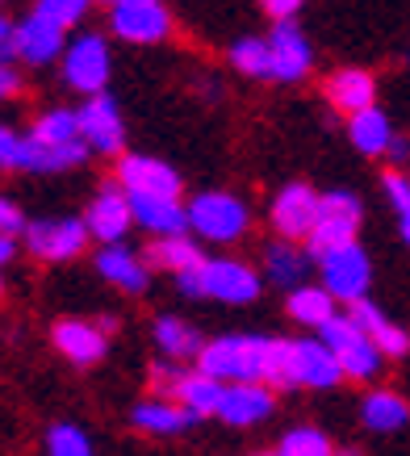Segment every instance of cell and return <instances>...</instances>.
Segmentation results:
<instances>
[{"mask_svg":"<svg viewBox=\"0 0 410 456\" xmlns=\"http://www.w3.org/2000/svg\"><path fill=\"white\" fill-rule=\"evenodd\" d=\"M268 344L264 335H222L214 344L201 347L197 356V373L214 377V381H231V386H264V369H268Z\"/></svg>","mask_w":410,"mask_h":456,"instance_id":"obj_1","label":"cell"},{"mask_svg":"<svg viewBox=\"0 0 410 456\" xmlns=\"http://www.w3.org/2000/svg\"><path fill=\"white\" fill-rule=\"evenodd\" d=\"M176 281L184 297H218L231 305L256 302V293H260V277L243 260H205L201 268L180 273Z\"/></svg>","mask_w":410,"mask_h":456,"instance_id":"obj_2","label":"cell"},{"mask_svg":"<svg viewBox=\"0 0 410 456\" xmlns=\"http://www.w3.org/2000/svg\"><path fill=\"white\" fill-rule=\"evenodd\" d=\"M356 226H360V201H356L352 193H343V189L323 193V201H318V222H315V231H310V239H306V243H310V256L323 260L331 251L352 248Z\"/></svg>","mask_w":410,"mask_h":456,"instance_id":"obj_3","label":"cell"},{"mask_svg":"<svg viewBox=\"0 0 410 456\" xmlns=\"http://www.w3.org/2000/svg\"><path fill=\"white\" fill-rule=\"evenodd\" d=\"M323 344L340 356V369H343V377H352V381H373V377L381 373V347L373 344L369 335L356 327L348 314H335L323 327Z\"/></svg>","mask_w":410,"mask_h":456,"instance_id":"obj_4","label":"cell"},{"mask_svg":"<svg viewBox=\"0 0 410 456\" xmlns=\"http://www.w3.org/2000/svg\"><path fill=\"white\" fill-rule=\"evenodd\" d=\"M189 226L214 243H231L247 231V206L231 193H201L189 206Z\"/></svg>","mask_w":410,"mask_h":456,"instance_id":"obj_5","label":"cell"},{"mask_svg":"<svg viewBox=\"0 0 410 456\" xmlns=\"http://www.w3.org/2000/svg\"><path fill=\"white\" fill-rule=\"evenodd\" d=\"M318 268H323V289L331 293V297H340V302H365V289H369L373 281V264L369 256H365V248H340L331 251V256H323L318 260Z\"/></svg>","mask_w":410,"mask_h":456,"instance_id":"obj_6","label":"cell"},{"mask_svg":"<svg viewBox=\"0 0 410 456\" xmlns=\"http://www.w3.org/2000/svg\"><path fill=\"white\" fill-rule=\"evenodd\" d=\"M110 46L101 34H80V38L68 46V55H63V76H68L71 88H80V93H93L101 97V88L110 80Z\"/></svg>","mask_w":410,"mask_h":456,"instance_id":"obj_7","label":"cell"},{"mask_svg":"<svg viewBox=\"0 0 410 456\" xmlns=\"http://www.w3.org/2000/svg\"><path fill=\"white\" fill-rule=\"evenodd\" d=\"M26 243L42 260H71L88 243V226L84 218H42L26 226Z\"/></svg>","mask_w":410,"mask_h":456,"instance_id":"obj_8","label":"cell"},{"mask_svg":"<svg viewBox=\"0 0 410 456\" xmlns=\"http://www.w3.org/2000/svg\"><path fill=\"white\" fill-rule=\"evenodd\" d=\"M318 201H323V197H318L310 184H285L273 201L276 235L285 239V243L310 239V231H315V222H318Z\"/></svg>","mask_w":410,"mask_h":456,"instance_id":"obj_9","label":"cell"},{"mask_svg":"<svg viewBox=\"0 0 410 456\" xmlns=\"http://www.w3.org/2000/svg\"><path fill=\"white\" fill-rule=\"evenodd\" d=\"M80 118V139L101 155H118L126 142V126H122V113L113 105V97H88L84 101V110H76Z\"/></svg>","mask_w":410,"mask_h":456,"instance_id":"obj_10","label":"cell"},{"mask_svg":"<svg viewBox=\"0 0 410 456\" xmlns=\"http://www.w3.org/2000/svg\"><path fill=\"white\" fill-rule=\"evenodd\" d=\"M118 180L130 197H164V201H176L180 193V176L164 159H151V155H126L122 167H118Z\"/></svg>","mask_w":410,"mask_h":456,"instance_id":"obj_11","label":"cell"},{"mask_svg":"<svg viewBox=\"0 0 410 456\" xmlns=\"http://www.w3.org/2000/svg\"><path fill=\"white\" fill-rule=\"evenodd\" d=\"M172 29V17L160 0H122L113 4V34L126 42H160Z\"/></svg>","mask_w":410,"mask_h":456,"instance_id":"obj_12","label":"cell"},{"mask_svg":"<svg viewBox=\"0 0 410 456\" xmlns=\"http://www.w3.org/2000/svg\"><path fill=\"white\" fill-rule=\"evenodd\" d=\"M130 222H135V206H130V193H122V189H101V193L93 197L88 214H84L88 235H96L105 248L122 243V235L130 231Z\"/></svg>","mask_w":410,"mask_h":456,"instance_id":"obj_13","label":"cell"},{"mask_svg":"<svg viewBox=\"0 0 410 456\" xmlns=\"http://www.w3.org/2000/svg\"><path fill=\"white\" fill-rule=\"evenodd\" d=\"M340 356L331 352L323 339H293V386L331 389L340 386Z\"/></svg>","mask_w":410,"mask_h":456,"instance_id":"obj_14","label":"cell"},{"mask_svg":"<svg viewBox=\"0 0 410 456\" xmlns=\"http://www.w3.org/2000/svg\"><path fill=\"white\" fill-rule=\"evenodd\" d=\"M63 51V29L55 21H46V17L29 13L26 21H17L13 26V55L42 68V63H51V59Z\"/></svg>","mask_w":410,"mask_h":456,"instance_id":"obj_15","label":"cell"},{"mask_svg":"<svg viewBox=\"0 0 410 456\" xmlns=\"http://www.w3.org/2000/svg\"><path fill=\"white\" fill-rule=\"evenodd\" d=\"M268 51H273V76L276 80H301L310 71V42L293 21H276L273 38H268Z\"/></svg>","mask_w":410,"mask_h":456,"instance_id":"obj_16","label":"cell"},{"mask_svg":"<svg viewBox=\"0 0 410 456\" xmlns=\"http://www.w3.org/2000/svg\"><path fill=\"white\" fill-rule=\"evenodd\" d=\"M268 415H273V389L268 386H226L218 419H226L231 428H251Z\"/></svg>","mask_w":410,"mask_h":456,"instance_id":"obj_17","label":"cell"},{"mask_svg":"<svg viewBox=\"0 0 410 456\" xmlns=\"http://www.w3.org/2000/svg\"><path fill=\"white\" fill-rule=\"evenodd\" d=\"M348 318H352L356 327L369 335L373 344L381 347V356H406V352H410V335L402 331V327H394V322H390V318H385L381 310L369 302V297L348 305Z\"/></svg>","mask_w":410,"mask_h":456,"instance_id":"obj_18","label":"cell"},{"mask_svg":"<svg viewBox=\"0 0 410 456\" xmlns=\"http://www.w3.org/2000/svg\"><path fill=\"white\" fill-rule=\"evenodd\" d=\"M55 347L71 364H96V360L105 356V331L96 322L63 318V322H55Z\"/></svg>","mask_w":410,"mask_h":456,"instance_id":"obj_19","label":"cell"},{"mask_svg":"<svg viewBox=\"0 0 410 456\" xmlns=\"http://www.w3.org/2000/svg\"><path fill=\"white\" fill-rule=\"evenodd\" d=\"M373 97H377V84H373L369 71H360V68H343L327 80V101L335 105V110L352 113V118L356 113H365V110H377Z\"/></svg>","mask_w":410,"mask_h":456,"instance_id":"obj_20","label":"cell"},{"mask_svg":"<svg viewBox=\"0 0 410 456\" xmlns=\"http://www.w3.org/2000/svg\"><path fill=\"white\" fill-rule=\"evenodd\" d=\"M130 206H135L138 226H147L151 235H160V239L184 235V226H189V209L180 206V201H164V197H130Z\"/></svg>","mask_w":410,"mask_h":456,"instance_id":"obj_21","label":"cell"},{"mask_svg":"<svg viewBox=\"0 0 410 456\" xmlns=\"http://www.w3.org/2000/svg\"><path fill=\"white\" fill-rule=\"evenodd\" d=\"M88 155V142H71V147H42L34 139H21L17 147V164L13 167H26V172H68V167L84 164Z\"/></svg>","mask_w":410,"mask_h":456,"instance_id":"obj_22","label":"cell"},{"mask_svg":"<svg viewBox=\"0 0 410 456\" xmlns=\"http://www.w3.org/2000/svg\"><path fill=\"white\" fill-rule=\"evenodd\" d=\"M96 268H101V277L113 281V285H118V289H126V293H143V289H147V264L138 260L135 251H126L122 243L101 248Z\"/></svg>","mask_w":410,"mask_h":456,"instance_id":"obj_23","label":"cell"},{"mask_svg":"<svg viewBox=\"0 0 410 456\" xmlns=\"http://www.w3.org/2000/svg\"><path fill=\"white\" fill-rule=\"evenodd\" d=\"M135 428L138 431H151V436H176L193 423V415L172 398H151V402H138L135 406Z\"/></svg>","mask_w":410,"mask_h":456,"instance_id":"obj_24","label":"cell"},{"mask_svg":"<svg viewBox=\"0 0 410 456\" xmlns=\"http://www.w3.org/2000/svg\"><path fill=\"white\" fill-rule=\"evenodd\" d=\"M222 394H226V386H222V381H214V377H205V373H184L172 398H176L193 419H205V415H218Z\"/></svg>","mask_w":410,"mask_h":456,"instance_id":"obj_25","label":"cell"},{"mask_svg":"<svg viewBox=\"0 0 410 456\" xmlns=\"http://www.w3.org/2000/svg\"><path fill=\"white\" fill-rule=\"evenodd\" d=\"M360 415H365V428L373 431H398L410 423V402L394 389H373L360 406Z\"/></svg>","mask_w":410,"mask_h":456,"instance_id":"obj_26","label":"cell"},{"mask_svg":"<svg viewBox=\"0 0 410 456\" xmlns=\"http://www.w3.org/2000/svg\"><path fill=\"white\" fill-rule=\"evenodd\" d=\"M348 134H352L356 151H365V155H385L394 147V126H390V118L381 110L356 113L352 122H348Z\"/></svg>","mask_w":410,"mask_h":456,"instance_id":"obj_27","label":"cell"},{"mask_svg":"<svg viewBox=\"0 0 410 456\" xmlns=\"http://www.w3.org/2000/svg\"><path fill=\"white\" fill-rule=\"evenodd\" d=\"M289 314L301 327H318L323 331L331 318H335V297L323 285H301V289L289 293Z\"/></svg>","mask_w":410,"mask_h":456,"instance_id":"obj_28","label":"cell"},{"mask_svg":"<svg viewBox=\"0 0 410 456\" xmlns=\"http://www.w3.org/2000/svg\"><path fill=\"white\" fill-rule=\"evenodd\" d=\"M147 260L155 264V268H168V273H193V268H201L205 256L197 251V243H193L189 235H172V239H155L147 251Z\"/></svg>","mask_w":410,"mask_h":456,"instance_id":"obj_29","label":"cell"},{"mask_svg":"<svg viewBox=\"0 0 410 456\" xmlns=\"http://www.w3.org/2000/svg\"><path fill=\"white\" fill-rule=\"evenodd\" d=\"M155 344H160V352L172 360H184V356H201V335L193 331L189 322H180V318L164 314L155 318Z\"/></svg>","mask_w":410,"mask_h":456,"instance_id":"obj_30","label":"cell"},{"mask_svg":"<svg viewBox=\"0 0 410 456\" xmlns=\"http://www.w3.org/2000/svg\"><path fill=\"white\" fill-rule=\"evenodd\" d=\"M264 264H268V277L276 281V285H285V289H301V277H306V268H310V260L301 256L293 243H268V251H264Z\"/></svg>","mask_w":410,"mask_h":456,"instance_id":"obj_31","label":"cell"},{"mask_svg":"<svg viewBox=\"0 0 410 456\" xmlns=\"http://www.w3.org/2000/svg\"><path fill=\"white\" fill-rule=\"evenodd\" d=\"M29 139L42 147H71V142H80V118L71 110H51L46 118H38Z\"/></svg>","mask_w":410,"mask_h":456,"instance_id":"obj_32","label":"cell"},{"mask_svg":"<svg viewBox=\"0 0 410 456\" xmlns=\"http://www.w3.org/2000/svg\"><path fill=\"white\" fill-rule=\"evenodd\" d=\"M231 63L243 76H273V51L260 38H239L231 46Z\"/></svg>","mask_w":410,"mask_h":456,"instance_id":"obj_33","label":"cell"},{"mask_svg":"<svg viewBox=\"0 0 410 456\" xmlns=\"http://www.w3.org/2000/svg\"><path fill=\"white\" fill-rule=\"evenodd\" d=\"M276 456H335V448L318 428H293L281 436Z\"/></svg>","mask_w":410,"mask_h":456,"instance_id":"obj_34","label":"cell"},{"mask_svg":"<svg viewBox=\"0 0 410 456\" xmlns=\"http://www.w3.org/2000/svg\"><path fill=\"white\" fill-rule=\"evenodd\" d=\"M46 452L51 456H93V444L84 436V428L76 423H55L46 436Z\"/></svg>","mask_w":410,"mask_h":456,"instance_id":"obj_35","label":"cell"},{"mask_svg":"<svg viewBox=\"0 0 410 456\" xmlns=\"http://www.w3.org/2000/svg\"><path fill=\"white\" fill-rule=\"evenodd\" d=\"M264 381H268V386H293V339H273V344H268Z\"/></svg>","mask_w":410,"mask_h":456,"instance_id":"obj_36","label":"cell"},{"mask_svg":"<svg viewBox=\"0 0 410 456\" xmlns=\"http://www.w3.org/2000/svg\"><path fill=\"white\" fill-rule=\"evenodd\" d=\"M34 13L46 17V21H55V26L63 29V26H76V21L88 13V0H38Z\"/></svg>","mask_w":410,"mask_h":456,"instance_id":"obj_37","label":"cell"},{"mask_svg":"<svg viewBox=\"0 0 410 456\" xmlns=\"http://www.w3.org/2000/svg\"><path fill=\"white\" fill-rule=\"evenodd\" d=\"M385 197L394 201V209H406L410 206V180L402 176V172H385Z\"/></svg>","mask_w":410,"mask_h":456,"instance_id":"obj_38","label":"cell"},{"mask_svg":"<svg viewBox=\"0 0 410 456\" xmlns=\"http://www.w3.org/2000/svg\"><path fill=\"white\" fill-rule=\"evenodd\" d=\"M17 231H26V218H21V209H17L13 201H4V197H0V235L13 239Z\"/></svg>","mask_w":410,"mask_h":456,"instance_id":"obj_39","label":"cell"},{"mask_svg":"<svg viewBox=\"0 0 410 456\" xmlns=\"http://www.w3.org/2000/svg\"><path fill=\"white\" fill-rule=\"evenodd\" d=\"M264 13L273 17V21H293V13H298L306 0H260Z\"/></svg>","mask_w":410,"mask_h":456,"instance_id":"obj_40","label":"cell"},{"mask_svg":"<svg viewBox=\"0 0 410 456\" xmlns=\"http://www.w3.org/2000/svg\"><path fill=\"white\" fill-rule=\"evenodd\" d=\"M17 147H21V139H17L9 126H0V164H4V167L17 164Z\"/></svg>","mask_w":410,"mask_h":456,"instance_id":"obj_41","label":"cell"},{"mask_svg":"<svg viewBox=\"0 0 410 456\" xmlns=\"http://www.w3.org/2000/svg\"><path fill=\"white\" fill-rule=\"evenodd\" d=\"M17 88H21V80H17V71L9 68V63H0V97H13Z\"/></svg>","mask_w":410,"mask_h":456,"instance_id":"obj_42","label":"cell"},{"mask_svg":"<svg viewBox=\"0 0 410 456\" xmlns=\"http://www.w3.org/2000/svg\"><path fill=\"white\" fill-rule=\"evenodd\" d=\"M9 51H13V26H9V21L0 17V63L9 59Z\"/></svg>","mask_w":410,"mask_h":456,"instance_id":"obj_43","label":"cell"},{"mask_svg":"<svg viewBox=\"0 0 410 456\" xmlns=\"http://www.w3.org/2000/svg\"><path fill=\"white\" fill-rule=\"evenodd\" d=\"M13 239H9V235H0V264H9V260H13Z\"/></svg>","mask_w":410,"mask_h":456,"instance_id":"obj_44","label":"cell"},{"mask_svg":"<svg viewBox=\"0 0 410 456\" xmlns=\"http://www.w3.org/2000/svg\"><path fill=\"white\" fill-rule=\"evenodd\" d=\"M390 155H394V159H406V155H410V142L394 139V147H390Z\"/></svg>","mask_w":410,"mask_h":456,"instance_id":"obj_45","label":"cell"},{"mask_svg":"<svg viewBox=\"0 0 410 456\" xmlns=\"http://www.w3.org/2000/svg\"><path fill=\"white\" fill-rule=\"evenodd\" d=\"M398 222H402V239L410 243V206H406V209H398Z\"/></svg>","mask_w":410,"mask_h":456,"instance_id":"obj_46","label":"cell"},{"mask_svg":"<svg viewBox=\"0 0 410 456\" xmlns=\"http://www.w3.org/2000/svg\"><path fill=\"white\" fill-rule=\"evenodd\" d=\"M260 456H276V452H260Z\"/></svg>","mask_w":410,"mask_h":456,"instance_id":"obj_47","label":"cell"},{"mask_svg":"<svg viewBox=\"0 0 410 456\" xmlns=\"http://www.w3.org/2000/svg\"><path fill=\"white\" fill-rule=\"evenodd\" d=\"M113 4H122V0H113Z\"/></svg>","mask_w":410,"mask_h":456,"instance_id":"obj_48","label":"cell"},{"mask_svg":"<svg viewBox=\"0 0 410 456\" xmlns=\"http://www.w3.org/2000/svg\"><path fill=\"white\" fill-rule=\"evenodd\" d=\"M343 456H352V452H343Z\"/></svg>","mask_w":410,"mask_h":456,"instance_id":"obj_49","label":"cell"}]
</instances>
